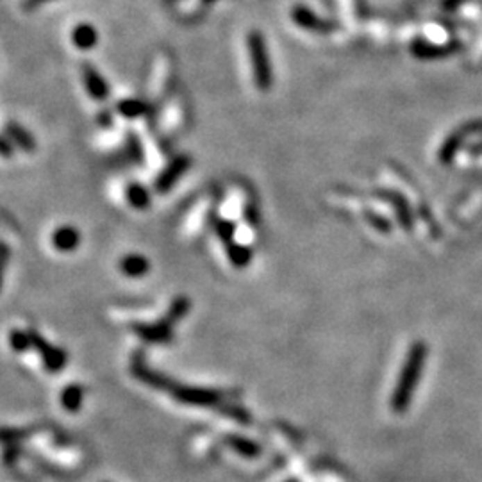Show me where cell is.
<instances>
[{"instance_id":"obj_1","label":"cell","mask_w":482,"mask_h":482,"mask_svg":"<svg viewBox=\"0 0 482 482\" xmlns=\"http://www.w3.org/2000/svg\"><path fill=\"white\" fill-rule=\"evenodd\" d=\"M425 359H427V347L422 341H416L415 345L409 349L408 358H406L393 395H391V408L399 415L408 411L416 386H418L422 374H424Z\"/></svg>"},{"instance_id":"obj_2","label":"cell","mask_w":482,"mask_h":482,"mask_svg":"<svg viewBox=\"0 0 482 482\" xmlns=\"http://www.w3.org/2000/svg\"><path fill=\"white\" fill-rule=\"evenodd\" d=\"M249 52L250 63H252V74L256 86L259 90H268L272 84V72L270 61L266 56V47L263 42V36L258 33H252L249 36Z\"/></svg>"},{"instance_id":"obj_3","label":"cell","mask_w":482,"mask_h":482,"mask_svg":"<svg viewBox=\"0 0 482 482\" xmlns=\"http://www.w3.org/2000/svg\"><path fill=\"white\" fill-rule=\"evenodd\" d=\"M190 165H192V159L188 158V156H177L175 159H172L170 165H168V167L158 175V179H156L154 183L156 192L167 193L168 190H170V188L174 186V184L177 183L184 174H186Z\"/></svg>"},{"instance_id":"obj_4","label":"cell","mask_w":482,"mask_h":482,"mask_svg":"<svg viewBox=\"0 0 482 482\" xmlns=\"http://www.w3.org/2000/svg\"><path fill=\"white\" fill-rule=\"evenodd\" d=\"M83 81L86 86L88 93L92 95V99L104 102L109 97V86L104 81V77L92 67V65H84L83 67Z\"/></svg>"},{"instance_id":"obj_5","label":"cell","mask_w":482,"mask_h":482,"mask_svg":"<svg viewBox=\"0 0 482 482\" xmlns=\"http://www.w3.org/2000/svg\"><path fill=\"white\" fill-rule=\"evenodd\" d=\"M52 245L59 252H72L79 247V233L74 227H59L52 234Z\"/></svg>"},{"instance_id":"obj_6","label":"cell","mask_w":482,"mask_h":482,"mask_svg":"<svg viewBox=\"0 0 482 482\" xmlns=\"http://www.w3.org/2000/svg\"><path fill=\"white\" fill-rule=\"evenodd\" d=\"M99 34H97L95 27L90 24H79L75 25L72 31V43L79 50H90L97 45Z\"/></svg>"},{"instance_id":"obj_7","label":"cell","mask_w":482,"mask_h":482,"mask_svg":"<svg viewBox=\"0 0 482 482\" xmlns=\"http://www.w3.org/2000/svg\"><path fill=\"white\" fill-rule=\"evenodd\" d=\"M168 77H170V59L161 56L156 63L154 74H152V95H163V92L168 86Z\"/></svg>"},{"instance_id":"obj_8","label":"cell","mask_w":482,"mask_h":482,"mask_svg":"<svg viewBox=\"0 0 482 482\" xmlns=\"http://www.w3.org/2000/svg\"><path fill=\"white\" fill-rule=\"evenodd\" d=\"M117 111L125 118H140L149 113V104L142 99H124L117 104Z\"/></svg>"},{"instance_id":"obj_9","label":"cell","mask_w":482,"mask_h":482,"mask_svg":"<svg viewBox=\"0 0 482 482\" xmlns=\"http://www.w3.org/2000/svg\"><path fill=\"white\" fill-rule=\"evenodd\" d=\"M125 199H127L131 208L134 209H145L150 204V195L147 192V188L138 183H133L125 188Z\"/></svg>"},{"instance_id":"obj_10","label":"cell","mask_w":482,"mask_h":482,"mask_svg":"<svg viewBox=\"0 0 482 482\" xmlns=\"http://www.w3.org/2000/svg\"><path fill=\"white\" fill-rule=\"evenodd\" d=\"M122 272L129 277H142L149 272V261L143 256L131 254L127 258L122 259Z\"/></svg>"},{"instance_id":"obj_11","label":"cell","mask_w":482,"mask_h":482,"mask_svg":"<svg viewBox=\"0 0 482 482\" xmlns=\"http://www.w3.org/2000/svg\"><path fill=\"white\" fill-rule=\"evenodd\" d=\"M6 134H8L9 140H11L13 143H17V145L20 147L22 150H27V152H31V150L34 149L33 138L29 136V133H25L22 127H18V125L9 124L8 127H6Z\"/></svg>"},{"instance_id":"obj_12","label":"cell","mask_w":482,"mask_h":482,"mask_svg":"<svg viewBox=\"0 0 482 482\" xmlns=\"http://www.w3.org/2000/svg\"><path fill=\"white\" fill-rule=\"evenodd\" d=\"M231 447L243 458H258L259 456V447L254 441L245 440V438L233 436L231 438Z\"/></svg>"},{"instance_id":"obj_13","label":"cell","mask_w":482,"mask_h":482,"mask_svg":"<svg viewBox=\"0 0 482 482\" xmlns=\"http://www.w3.org/2000/svg\"><path fill=\"white\" fill-rule=\"evenodd\" d=\"M293 18L297 20V24H300L302 27H308V29H315V31L325 29L320 18H316L313 13L308 11V9L299 8L295 13H293Z\"/></svg>"},{"instance_id":"obj_14","label":"cell","mask_w":482,"mask_h":482,"mask_svg":"<svg viewBox=\"0 0 482 482\" xmlns=\"http://www.w3.org/2000/svg\"><path fill=\"white\" fill-rule=\"evenodd\" d=\"M227 252H229L231 261L236 266H245L250 261V250L243 245H236V243H229L227 245Z\"/></svg>"},{"instance_id":"obj_15","label":"cell","mask_w":482,"mask_h":482,"mask_svg":"<svg viewBox=\"0 0 482 482\" xmlns=\"http://www.w3.org/2000/svg\"><path fill=\"white\" fill-rule=\"evenodd\" d=\"M179 118H181V109L177 104H172L170 108L167 109V115H165V127L168 131H174L177 125H179Z\"/></svg>"},{"instance_id":"obj_16","label":"cell","mask_w":482,"mask_h":482,"mask_svg":"<svg viewBox=\"0 0 482 482\" xmlns=\"http://www.w3.org/2000/svg\"><path fill=\"white\" fill-rule=\"evenodd\" d=\"M217 233H218V236L222 238V240L227 241V243H231V240H233V234H234V225L231 224V222H218Z\"/></svg>"},{"instance_id":"obj_17","label":"cell","mask_w":482,"mask_h":482,"mask_svg":"<svg viewBox=\"0 0 482 482\" xmlns=\"http://www.w3.org/2000/svg\"><path fill=\"white\" fill-rule=\"evenodd\" d=\"M81 399H83V395H81V390L79 388H72V390L67 391V399H65V406L70 409H77V406H79Z\"/></svg>"},{"instance_id":"obj_18","label":"cell","mask_w":482,"mask_h":482,"mask_svg":"<svg viewBox=\"0 0 482 482\" xmlns=\"http://www.w3.org/2000/svg\"><path fill=\"white\" fill-rule=\"evenodd\" d=\"M13 154V147L11 143H9V140H6V138H0V158H6L9 159Z\"/></svg>"},{"instance_id":"obj_19","label":"cell","mask_w":482,"mask_h":482,"mask_svg":"<svg viewBox=\"0 0 482 482\" xmlns=\"http://www.w3.org/2000/svg\"><path fill=\"white\" fill-rule=\"evenodd\" d=\"M8 258H9L8 247H6L4 243H0V279H2V272H4V266H6V261H8Z\"/></svg>"},{"instance_id":"obj_20","label":"cell","mask_w":482,"mask_h":482,"mask_svg":"<svg viewBox=\"0 0 482 482\" xmlns=\"http://www.w3.org/2000/svg\"><path fill=\"white\" fill-rule=\"evenodd\" d=\"M99 125H100V127H104V129H109V127H111V125H113L111 113H108V111L102 113V115H100V117H99Z\"/></svg>"},{"instance_id":"obj_21","label":"cell","mask_w":482,"mask_h":482,"mask_svg":"<svg viewBox=\"0 0 482 482\" xmlns=\"http://www.w3.org/2000/svg\"><path fill=\"white\" fill-rule=\"evenodd\" d=\"M49 2V0H25V8H36V6Z\"/></svg>"},{"instance_id":"obj_22","label":"cell","mask_w":482,"mask_h":482,"mask_svg":"<svg viewBox=\"0 0 482 482\" xmlns=\"http://www.w3.org/2000/svg\"><path fill=\"white\" fill-rule=\"evenodd\" d=\"M202 2H208L209 4V2H215V0H202Z\"/></svg>"},{"instance_id":"obj_23","label":"cell","mask_w":482,"mask_h":482,"mask_svg":"<svg viewBox=\"0 0 482 482\" xmlns=\"http://www.w3.org/2000/svg\"><path fill=\"white\" fill-rule=\"evenodd\" d=\"M286 482H297V481H295V479H291V481H286Z\"/></svg>"}]
</instances>
